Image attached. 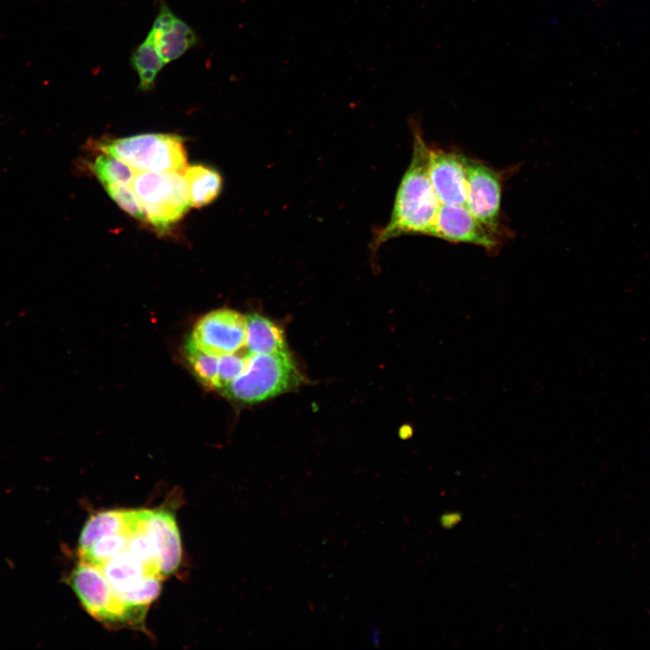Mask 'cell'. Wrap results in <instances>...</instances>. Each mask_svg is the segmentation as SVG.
Here are the masks:
<instances>
[{
    "mask_svg": "<svg viewBox=\"0 0 650 650\" xmlns=\"http://www.w3.org/2000/svg\"><path fill=\"white\" fill-rule=\"evenodd\" d=\"M413 135L411 162L398 186L389 221L375 232L374 251L400 236H432L441 203L428 174L429 146L417 124H413Z\"/></svg>",
    "mask_w": 650,
    "mask_h": 650,
    "instance_id": "cell-1",
    "label": "cell"
},
{
    "mask_svg": "<svg viewBox=\"0 0 650 650\" xmlns=\"http://www.w3.org/2000/svg\"><path fill=\"white\" fill-rule=\"evenodd\" d=\"M99 149L136 172H182L188 165L184 141L174 134L148 133L107 140Z\"/></svg>",
    "mask_w": 650,
    "mask_h": 650,
    "instance_id": "cell-2",
    "label": "cell"
},
{
    "mask_svg": "<svg viewBox=\"0 0 650 650\" xmlns=\"http://www.w3.org/2000/svg\"><path fill=\"white\" fill-rule=\"evenodd\" d=\"M299 381V371L289 352L248 353L245 370L222 392L232 400L254 404L278 395Z\"/></svg>",
    "mask_w": 650,
    "mask_h": 650,
    "instance_id": "cell-3",
    "label": "cell"
},
{
    "mask_svg": "<svg viewBox=\"0 0 650 650\" xmlns=\"http://www.w3.org/2000/svg\"><path fill=\"white\" fill-rule=\"evenodd\" d=\"M68 584L95 619L110 626L143 623L147 608L123 601L98 567L79 561L68 577Z\"/></svg>",
    "mask_w": 650,
    "mask_h": 650,
    "instance_id": "cell-4",
    "label": "cell"
},
{
    "mask_svg": "<svg viewBox=\"0 0 650 650\" xmlns=\"http://www.w3.org/2000/svg\"><path fill=\"white\" fill-rule=\"evenodd\" d=\"M146 222L160 231L176 224L190 208L182 172H138L132 181Z\"/></svg>",
    "mask_w": 650,
    "mask_h": 650,
    "instance_id": "cell-5",
    "label": "cell"
},
{
    "mask_svg": "<svg viewBox=\"0 0 650 650\" xmlns=\"http://www.w3.org/2000/svg\"><path fill=\"white\" fill-rule=\"evenodd\" d=\"M432 237L465 243L496 253L506 237V228L490 226L475 217L466 205L441 204Z\"/></svg>",
    "mask_w": 650,
    "mask_h": 650,
    "instance_id": "cell-6",
    "label": "cell"
},
{
    "mask_svg": "<svg viewBox=\"0 0 650 650\" xmlns=\"http://www.w3.org/2000/svg\"><path fill=\"white\" fill-rule=\"evenodd\" d=\"M246 316L230 309H218L195 323L188 342L197 349L217 357L237 352L246 345Z\"/></svg>",
    "mask_w": 650,
    "mask_h": 650,
    "instance_id": "cell-7",
    "label": "cell"
},
{
    "mask_svg": "<svg viewBox=\"0 0 650 650\" xmlns=\"http://www.w3.org/2000/svg\"><path fill=\"white\" fill-rule=\"evenodd\" d=\"M462 157L467 173V208L485 223L505 228L500 222L505 172L464 153Z\"/></svg>",
    "mask_w": 650,
    "mask_h": 650,
    "instance_id": "cell-8",
    "label": "cell"
},
{
    "mask_svg": "<svg viewBox=\"0 0 650 650\" xmlns=\"http://www.w3.org/2000/svg\"><path fill=\"white\" fill-rule=\"evenodd\" d=\"M428 174L441 204L466 205L467 173L462 153L429 146Z\"/></svg>",
    "mask_w": 650,
    "mask_h": 650,
    "instance_id": "cell-9",
    "label": "cell"
},
{
    "mask_svg": "<svg viewBox=\"0 0 650 650\" xmlns=\"http://www.w3.org/2000/svg\"><path fill=\"white\" fill-rule=\"evenodd\" d=\"M144 529L156 554L161 577L172 575L181 560L180 532L173 514L163 509H148Z\"/></svg>",
    "mask_w": 650,
    "mask_h": 650,
    "instance_id": "cell-10",
    "label": "cell"
},
{
    "mask_svg": "<svg viewBox=\"0 0 650 650\" xmlns=\"http://www.w3.org/2000/svg\"><path fill=\"white\" fill-rule=\"evenodd\" d=\"M147 37L165 64L180 58L197 43L195 32L162 3Z\"/></svg>",
    "mask_w": 650,
    "mask_h": 650,
    "instance_id": "cell-11",
    "label": "cell"
},
{
    "mask_svg": "<svg viewBox=\"0 0 650 650\" xmlns=\"http://www.w3.org/2000/svg\"><path fill=\"white\" fill-rule=\"evenodd\" d=\"M99 569L116 595L129 604L133 595L149 579L161 578L153 567L127 549L110 559Z\"/></svg>",
    "mask_w": 650,
    "mask_h": 650,
    "instance_id": "cell-12",
    "label": "cell"
},
{
    "mask_svg": "<svg viewBox=\"0 0 650 650\" xmlns=\"http://www.w3.org/2000/svg\"><path fill=\"white\" fill-rule=\"evenodd\" d=\"M246 347L250 354H280L289 352L282 329L257 313L246 316Z\"/></svg>",
    "mask_w": 650,
    "mask_h": 650,
    "instance_id": "cell-13",
    "label": "cell"
},
{
    "mask_svg": "<svg viewBox=\"0 0 650 650\" xmlns=\"http://www.w3.org/2000/svg\"><path fill=\"white\" fill-rule=\"evenodd\" d=\"M139 509L108 510L92 515L84 525L79 539V552L87 549L98 538L126 531L135 522Z\"/></svg>",
    "mask_w": 650,
    "mask_h": 650,
    "instance_id": "cell-14",
    "label": "cell"
},
{
    "mask_svg": "<svg viewBox=\"0 0 650 650\" xmlns=\"http://www.w3.org/2000/svg\"><path fill=\"white\" fill-rule=\"evenodd\" d=\"M182 174L192 208H201L211 203L222 190V177L213 167L204 164L187 165Z\"/></svg>",
    "mask_w": 650,
    "mask_h": 650,
    "instance_id": "cell-15",
    "label": "cell"
},
{
    "mask_svg": "<svg viewBox=\"0 0 650 650\" xmlns=\"http://www.w3.org/2000/svg\"><path fill=\"white\" fill-rule=\"evenodd\" d=\"M141 509L133 526L124 532L103 535L95 540L87 549L79 552V561L100 568L110 559L127 547L131 532L136 526Z\"/></svg>",
    "mask_w": 650,
    "mask_h": 650,
    "instance_id": "cell-16",
    "label": "cell"
},
{
    "mask_svg": "<svg viewBox=\"0 0 650 650\" xmlns=\"http://www.w3.org/2000/svg\"><path fill=\"white\" fill-rule=\"evenodd\" d=\"M130 61L138 74L139 88L143 90H149L153 87L157 74L165 65L148 37L133 52Z\"/></svg>",
    "mask_w": 650,
    "mask_h": 650,
    "instance_id": "cell-17",
    "label": "cell"
},
{
    "mask_svg": "<svg viewBox=\"0 0 650 650\" xmlns=\"http://www.w3.org/2000/svg\"><path fill=\"white\" fill-rule=\"evenodd\" d=\"M92 172L104 188L131 185L136 172L125 162L102 153L93 162Z\"/></svg>",
    "mask_w": 650,
    "mask_h": 650,
    "instance_id": "cell-18",
    "label": "cell"
},
{
    "mask_svg": "<svg viewBox=\"0 0 650 650\" xmlns=\"http://www.w3.org/2000/svg\"><path fill=\"white\" fill-rule=\"evenodd\" d=\"M185 354L190 368L198 380L207 388L218 390L217 356L206 354L186 341Z\"/></svg>",
    "mask_w": 650,
    "mask_h": 650,
    "instance_id": "cell-19",
    "label": "cell"
},
{
    "mask_svg": "<svg viewBox=\"0 0 650 650\" xmlns=\"http://www.w3.org/2000/svg\"><path fill=\"white\" fill-rule=\"evenodd\" d=\"M109 197L127 214L146 222L144 209L132 185H116L105 188Z\"/></svg>",
    "mask_w": 650,
    "mask_h": 650,
    "instance_id": "cell-20",
    "label": "cell"
},
{
    "mask_svg": "<svg viewBox=\"0 0 650 650\" xmlns=\"http://www.w3.org/2000/svg\"><path fill=\"white\" fill-rule=\"evenodd\" d=\"M247 356L234 352L218 358V390L224 389L242 374L246 366Z\"/></svg>",
    "mask_w": 650,
    "mask_h": 650,
    "instance_id": "cell-21",
    "label": "cell"
}]
</instances>
